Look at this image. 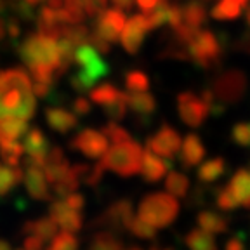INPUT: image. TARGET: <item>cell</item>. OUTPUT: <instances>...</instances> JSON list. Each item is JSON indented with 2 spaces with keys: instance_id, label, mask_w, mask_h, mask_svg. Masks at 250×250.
Returning <instances> with one entry per match:
<instances>
[{
  "instance_id": "1",
  "label": "cell",
  "mask_w": 250,
  "mask_h": 250,
  "mask_svg": "<svg viewBox=\"0 0 250 250\" xmlns=\"http://www.w3.org/2000/svg\"><path fill=\"white\" fill-rule=\"evenodd\" d=\"M35 108L30 75L21 68L0 71V122L11 117L28 122Z\"/></svg>"
},
{
  "instance_id": "2",
  "label": "cell",
  "mask_w": 250,
  "mask_h": 250,
  "mask_svg": "<svg viewBox=\"0 0 250 250\" xmlns=\"http://www.w3.org/2000/svg\"><path fill=\"white\" fill-rule=\"evenodd\" d=\"M73 62H77L78 71L71 77V87L77 92H87L99 78L108 75V64L96 49L89 43H82L75 49Z\"/></svg>"
},
{
  "instance_id": "3",
  "label": "cell",
  "mask_w": 250,
  "mask_h": 250,
  "mask_svg": "<svg viewBox=\"0 0 250 250\" xmlns=\"http://www.w3.org/2000/svg\"><path fill=\"white\" fill-rule=\"evenodd\" d=\"M179 214V202L168 193H149L141 200L139 215L145 223L155 229H164L176 221Z\"/></svg>"
},
{
  "instance_id": "4",
  "label": "cell",
  "mask_w": 250,
  "mask_h": 250,
  "mask_svg": "<svg viewBox=\"0 0 250 250\" xmlns=\"http://www.w3.org/2000/svg\"><path fill=\"white\" fill-rule=\"evenodd\" d=\"M141 160H143V148L139 143L134 139L122 143V145H115L111 149L101 156V165L104 170H111L118 176L130 177L139 174L141 170Z\"/></svg>"
},
{
  "instance_id": "5",
  "label": "cell",
  "mask_w": 250,
  "mask_h": 250,
  "mask_svg": "<svg viewBox=\"0 0 250 250\" xmlns=\"http://www.w3.org/2000/svg\"><path fill=\"white\" fill-rule=\"evenodd\" d=\"M18 51H20L21 59L28 64V68L35 66V64H47L56 70L58 66V40L47 39L40 33H31L24 39Z\"/></svg>"
},
{
  "instance_id": "6",
  "label": "cell",
  "mask_w": 250,
  "mask_h": 250,
  "mask_svg": "<svg viewBox=\"0 0 250 250\" xmlns=\"http://www.w3.org/2000/svg\"><path fill=\"white\" fill-rule=\"evenodd\" d=\"M189 59L202 70H212L219 66L221 56H223V45L214 31L200 30L189 45H188Z\"/></svg>"
},
{
  "instance_id": "7",
  "label": "cell",
  "mask_w": 250,
  "mask_h": 250,
  "mask_svg": "<svg viewBox=\"0 0 250 250\" xmlns=\"http://www.w3.org/2000/svg\"><path fill=\"white\" fill-rule=\"evenodd\" d=\"M210 90L214 98L223 104H234L242 101L247 92V77L240 70H226L221 71L212 80Z\"/></svg>"
},
{
  "instance_id": "8",
  "label": "cell",
  "mask_w": 250,
  "mask_h": 250,
  "mask_svg": "<svg viewBox=\"0 0 250 250\" xmlns=\"http://www.w3.org/2000/svg\"><path fill=\"white\" fill-rule=\"evenodd\" d=\"M177 111L188 127H200L210 115L208 104L191 90H184L177 96Z\"/></svg>"
},
{
  "instance_id": "9",
  "label": "cell",
  "mask_w": 250,
  "mask_h": 250,
  "mask_svg": "<svg viewBox=\"0 0 250 250\" xmlns=\"http://www.w3.org/2000/svg\"><path fill=\"white\" fill-rule=\"evenodd\" d=\"M181 145H183L181 134L177 132L174 127L165 124V125H162L153 136L148 137V141H146V149L153 151L155 155L162 156V158L172 160V158L179 153Z\"/></svg>"
},
{
  "instance_id": "10",
  "label": "cell",
  "mask_w": 250,
  "mask_h": 250,
  "mask_svg": "<svg viewBox=\"0 0 250 250\" xmlns=\"http://www.w3.org/2000/svg\"><path fill=\"white\" fill-rule=\"evenodd\" d=\"M70 148L82 153L87 158H101L108 151V139L101 130L83 129L71 139Z\"/></svg>"
},
{
  "instance_id": "11",
  "label": "cell",
  "mask_w": 250,
  "mask_h": 250,
  "mask_svg": "<svg viewBox=\"0 0 250 250\" xmlns=\"http://www.w3.org/2000/svg\"><path fill=\"white\" fill-rule=\"evenodd\" d=\"M132 215L134 212L130 200H117L115 203L109 205L104 214H101L98 219H94L92 226H101L113 231H120L125 229V226L132 219Z\"/></svg>"
},
{
  "instance_id": "12",
  "label": "cell",
  "mask_w": 250,
  "mask_h": 250,
  "mask_svg": "<svg viewBox=\"0 0 250 250\" xmlns=\"http://www.w3.org/2000/svg\"><path fill=\"white\" fill-rule=\"evenodd\" d=\"M127 23V18L120 9H111V11H103L101 14L96 18L94 23V31L101 35L109 43H115L120 40L122 31Z\"/></svg>"
},
{
  "instance_id": "13",
  "label": "cell",
  "mask_w": 250,
  "mask_h": 250,
  "mask_svg": "<svg viewBox=\"0 0 250 250\" xmlns=\"http://www.w3.org/2000/svg\"><path fill=\"white\" fill-rule=\"evenodd\" d=\"M146 33H148V28H146V23H145V16L134 14L132 18L127 20L124 31H122V35H120L122 47H124L129 54H136V52H139L141 47H143Z\"/></svg>"
},
{
  "instance_id": "14",
  "label": "cell",
  "mask_w": 250,
  "mask_h": 250,
  "mask_svg": "<svg viewBox=\"0 0 250 250\" xmlns=\"http://www.w3.org/2000/svg\"><path fill=\"white\" fill-rule=\"evenodd\" d=\"M172 162L167 160V158H162V156L155 155L149 149H145L143 151V160H141V176L146 183H158L162 181L167 172H170Z\"/></svg>"
},
{
  "instance_id": "15",
  "label": "cell",
  "mask_w": 250,
  "mask_h": 250,
  "mask_svg": "<svg viewBox=\"0 0 250 250\" xmlns=\"http://www.w3.org/2000/svg\"><path fill=\"white\" fill-rule=\"evenodd\" d=\"M49 217L54 219L56 223H58V226L62 228V231H68V233L80 231L83 226L82 214L77 210H71L66 203H64V200L52 202L51 208H49Z\"/></svg>"
},
{
  "instance_id": "16",
  "label": "cell",
  "mask_w": 250,
  "mask_h": 250,
  "mask_svg": "<svg viewBox=\"0 0 250 250\" xmlns=\"http://www.w3.org/2000/svg\"><path fill=\"white\" fill-rule=\"evenodd\" d=\"M207 149L203 146L202 139H200L196 134H188L183 139V145L179 149V162L184 168H195L200 162L203 160Z\"/></svg>"
},
{
  "instance_id": "17",
  "label": "cell",
  "mask_w": 250,
  "mask_h": 250,
  "mask_svg": "<svg viewBox=\"0 0 250 250\" xmlns=\"http://www.w3.org/2000/svg\"><path fill=\"white\" fill-rule=\"evenodd\" d=\"M125 98H127V108L139 115L141 124H148L156 109L155 96L146 90V92H129L125 94Z\"/></svg>"
},
{
  "instance_id": "18",
  "label": "cell",
  "mask_w": 250,
  "mask_h": 250,
  "mask_svg": "<svg viewBox=\"0 0 250 250\" xmlns=\"http://www.w3.org/2000/svg\"><path fill=\"white\" fill-rule=\"evenodd\" d=\"M45 122L52 130L59 134H66L73 130L78 125V118L73 111H68L64 108H47Z\"/></svg>"
},
{
  "instance_id": "19",
  "label": "cell",
  "mask_w": 250,
  "mask_h": 250,
  "mask_svg": "<svg viewBox=\"0 0 250 250\" xmlns=\"http://www.w3.org/2000/svg\"><path fill=\"white\" fill-rule=\"evenodd\" d=\"M228 188H229V191L234 195L238 205H242L243 208L250 210V172L247 168L236 170V174L228 183Z\"/></svg>"
},
{
  "instance_id": "20",
  "label": "cell",
  "mask_w": 250,
  "mask_h": 250,
  "mask_svg": "<svg viewBox=\"0 0 250 250\" xmlns=\"http://www.w3.org/2000/svg\"><path fill=\"white\" fill-rule=\"evenodd\" d=\"M23 181L31 198L51 200V191H49V186H47V181L42 168H26Z\"/></svg>"
},
{
  "instance_id": "21",
  "label": "cell",
  "mask_w": 250,
  "mask_h": 250,
  "mask_svg": "<svg viewBox=\"0 0 250 250\" xmlns=\"http://www.w3.org/2000/svg\"><path fill=\"white\" fill-rule=\"evenodd\" d=\"M58 223H56L52 217H42L37 219V221H28L23 226V234H35L39 238H42L43 242L45 240H52L58 234Z\"/></svg>"
},
{
  "instance_id": "22",
  "label": "cell",
  "mask_w": 250,
  "mask_h": 250,
  "mask_svg": "<svg viewBox=\"0 0 250 250\" xmlns=\"http://www.w3.org/2000/svg\"><path fill=\"white\" fill-rule=\"evenodd\" d=\"M196 223H198L200 229L207 231L210 234H223L228 231V219L223 217L215 210H202L196 215Z\"/></svg>"
},
{
  "instance_id": "23",
  "label": "cell",
  "mask_w": 250,
  "mask_h": 250,
  "mask_svg": "<svg viewBox=\"0 0 250 250\" xmlns=\"http://www.w3.org/2000/svg\"><path fill=\"white\" fill-rule=\"evenodd\" d=\"M224 174H226V160L221 158V156H215L212 160L202 164L198 167V170H196L198 181H202V183H205V184L215 183V181L221 179Z\"/></svg>"
},
{
  "instance_id": "24",
  "label": "cell",
  "mask_w": 250,
  "mask_h": 250,
  "mask_svg": "<svg viewBox=\"0 0 250 250\" xmlns=\"http://www.w3.org/2000/svg\"><path fill=\"white\" fill-rule=\"evenodd\" d=\"M188 189H189V179H188L184 174L170 170L167 176H165V191L174 196V198H183V196H186Z\"/></svg>"
},
{
  "instance_id": "25",
  "label": "cell",
  "mask_w": 250,
  "mask_h": 250,
  "mask_svg": "<svg viewBox=\"0 0 250 250\" xmlns=\"http://www.w3.org/2000/svg\"><path fill=\"white\" fill-rule=\"evenodd\" d=\"M23 177L24 172L18 165L16 167H9V165L0 167V198L7 195L12 188L18 186L23 181Z\"/></svg>"
},
{
  "instance_id": "26",
  "label": "cell",
  "mask_w": 250,
  "mask_h": 250,
  "mask_svg": "<svg viewBox=\"0 0 250 250\" xmlns=\"http://www.w3.org/2000/svg\"><path fill=\"white\" fill-rule=\"evenodd\" d=\"M23 148L28 155H35V153H47L49 151V141L43 136V132L37 127L30 129L24 134Z\"/></svg>"
},
{
  "instance_id": "27",
  "label": "cell",
  "mask_w": 250,
  "mask_h": 250,
  "mask_svg": "<svg viewBox=\"0 0 250 250\" xmlns=\"http://www.w3.org/2000/svg\"><path fill=\"white\" fill-rule=\"evenodd\" d=\"M186 245L189 250H217L214 236L200 228L191 229L186 234Z\"/></svg>"
},
{
  "instance_id": "28",
  "label": "cell",
  "mask_w": 250,
  "mask_h": 250,
  "mask_svg": "<svg viewBox=\"0 0 250 250\" xmlns=\"http://www.w3.org/2000/svg\"><path fill=\"white\" fill-rule=\"evenodd\" d=\"M212 18L217 21H233L242 16V7L236 0H221L212 9Z\"/></svg>"
},
{
  "instance_id": "29",
  "label": "cell",
  "mask_w": 250,
  "mask_h": 250,
  "mask_svg": "<svg viewBox=\"0 0 250 250\" xmlns=\"http://www.w3.org/2000/svg\"><path fill=\"white\" fill-rule=\"evenodd\" d=\"M183 20L189 26L200 28L205 21H207V9L203 7L200 2H188L183 7Z\"/></svg>"
},
{
  "instance_id": "30",
  "label": "cell",
  "mask_w": 250,
  "mask_h": 250,
  "mask_svg": "<svg viewBox=\"0 0 250 250\" xmlns=\"http://www.w3.org/2000/svg\"><path fill=\"white\" fill-rule=\"evenodd\" d=\"M118 92H120V90H118L113 83H101V85L90 89L89 98L94 104H99L104 108V106H108L109 103H113L115 99H117Z\"/></svg>"
},
{
  "instance_id": "31",
  "label": "cell",
  "mask_w": 250,
  "mask_h": 250,
  "mask_svg": "<svg viewBox=\"0 0 250 250\" xmlns=\"http://www.w3.org/2000/svg\"><path fill=\"white\" fill-rule=\"evenodd\" d=\"M70 172L71 165L68 160L59 162V164H45V167H43V176H45L47 184H52V186L70 176Z\"/></svg>"
},
{
  "instance_id": "32",
  "label": "cell",
  "mask_w": 250,
  "mask_h": 250,
  "mask_svg": "<svg viewBox=\"0 0 250 250\" xmlns=\"http://www.w3.org/2000/svg\"><path fill=\"white\" fill-rule=\"evenodd\" d=\"M87 37H89V30L85 24H61V39L70 40L75 47L87 43Z\"/></svg>"
},
{
  "instance_id": "33",
  "label": "cell",
  "mask_w": 250,
  "mask_h": 250,
  "mask_svg": "<svg viewBox=\"0 0 250 250\" xmlns=\"http://www.w3.org/2000/svg\"><path fill=\"white\" fill-rule=\"evenodd\" d=\"M90 250H122V242L111 231H99L94 234Z\"/></svg>"
},
{
  "instance_id": "34",
  "label": "cell",
  "mask_w": 250,
  "mask_h": 250,
  "mask_svg": "<svg viewBox=\"0 0 250 250\" xmlns=\"http://www.w3.org/2000/svg\"><path fill=\"white\" fill-rule=\"evenodd\" d=\"M23 153V145L18 143V141H9V143L0 146V156H2L4 164L9 165V167H16V165L20 164V158Z\"/></svg>"
},
{
  "instance_id": "35",
  "label": "cell",
  "mask_w": 250,
  "mask_h": 250,
  "mask_svg": "<svg viewBox=\"0 0 250 250\" xmlns=\"http://www.w3.org/2000/svg\"><path fill=\"white\" fill-rule=\"evenodd\" d=\"M125 229L130 231L134 236H139V238H145V240L155 238V236H156V229H155V228L149 226L148 223H145L143 219L136 217V215H132V219H130L129 223H127Z\"/></svg>"
},
{
  "instance_id": "36",
  "label": "cell",
  "mask_w": 250,
  "mask_h": 250,
  "mask_svg": "<svg viewBox=\"0 0 250 250\" xmlns=\"http://www.w3.org/2000/svg\"><path fill=\"white\" fill-rule=\"evenodd\" d=\"M0 129L4 130L11 139H18V137L24 136L28 132V124L21 118H4V120L0 122Z\"/></svg>"
},
{
  "instance_id": "37",
  "label": "cell",
  "mask_w": 250,
  "mask_h": 250,
  "mask_svg": "<svg viewBox=\"0 0 250 250\" xmlns=\"http://www.w3.org/2000/svg\"><path fill=\"white\" fill-rule=\"evenodd\" d=\"M125 87L130 92H146L149 89V78L145 71H130L125 75Z\"/></svg>"
},
{
  "instance_id": "38",
  "label": "cell",
  "mask_w": 250,
  "mask_h": 250,
  "mask_svg": "<svg viewBox=\"0 0 250 250\" xmlns=\"http://www.w3.org/2000/svg\"><path fill=\"white\" fill-rule=\"evenodd\" d=\"M101 132L106 136V139L111 141V143H115V145H122V143H127V141L132 139V136L129 134V130H125L124 127L117 125L115 122H108V124L103 127Z\"/></svg>"
},
{
  "instance_id": "39",
  "label": "cell",
  "mask_w": 250,
  "mask_h": 250,
  "mask_svg": "<svg viewBox=\"0 0 250 250\" xmlns=\"http://www.w3.org/2000/svg\"><path fill=\"white\" fill-rule=\"evenodd\" d=\"M47 250H78V240L73 233L62 231V233H58L52 238Z\"/></svg>"
},
{
  "instance_id": "40",
  "label": "cell",
  "mask_w": 250,
  "mask_h": 250,
  "mask_svg": "<svg viewBox=\"0 0 250 250\" xmlns=\"http://www.w3.org/2000/svg\"><path fill=\"white\" fill-rule=\"evenodd\" d=\"M127 98H125V92H118L117 99L113 103H109L108 106H104V113L111 120H122L127 113Z\"/></svg>"
},
{
  "instance_id": "41",
  "label": "cell",
  "mask_w": 250,
  "mask_h": 250,
  "mask_svg": "<svg viewBox=\"0 0 250 250\" xmlns=\"http://www.w3.org/2000/svg\"><path fill=\"white\" fill-rule=\"evenodd\" d=\"M231 139L240 148H250V122H238L231 129Z\"/></svg>"
},
{
  "instance_id": "42",
  "label": "cell",
  "mask_w": 250,
  "mask_h": 250,
  "mask_svg": "<svg viewBox=\"0 0 250 250\" xmlns=\"http://www.w3.org/2000/svg\"><path fill=\"white\" fill-rule=\"evenodd\" d=\"M80 186V179H78L77 176H75L73 172H70V176L64 177L62 181H59L58 184H54V193L59 196V198H66L68 195H71V193H75V189Z\"/></svg>"
},
{
  "instance_id": "43",
  "label": "cell",
  "mask_w": 250,
  "mask_h": 250,
  "mask_svg": "<svg viewBox=\"0 0 250 250\" xmlns=\"http://www.w3.org/2000/svg\"><path fill=\"white\" fill-rule=\"evenodd\" d=\"M215 203H217V207L221 208V210H234V208L238 207V202H236V198H234V195L229 191L228 186H224L223 189L217 191Z\"/></svg>"
},
{
  "instance_id": "44",
  "label": "cell",
  "mask_w": 250,
  "mask_h": 250,
  "mask_svg": "<svg viewBox=\"0 0 250 250\" xmlns=\"http://www.w3.org/2000/svg\"><path fill=\"white\" fill-rule=\"evenodd\" d=\"M87 43H89V45H92L94 49L99 52V54H108V52L111 51V43H109L108 40L103 39L101 35H98L96 31L89 33V37H87Z\"/></svg>"
},
{
  "instance_id": "45",
  "label": "cell",
  "mask_w": 250,
  "mask_h": 250,
  "mask_svg": "<svg viewBox=\"0 0 250 250\" xmlns=\"http://www.w3.org/2000/svg\"><path fill=\"white\" fill-rule=\"evenodd\" d=\"M183 23H184L183 7H179V5H170L167 11V24L172 30H176V28H179Z\"/></svg>"
},
{
  "instance_id": "46",
  "label": "cell",
  "mask_w": 250,
  "mask_h": 250,
  "mask_svg": "<svg viewBox=\"0 0 250 250\" xmlns=\"http://www.w3.org/2000/svg\"><path fill=\"white\" fill-rule=\"evenodd\" d=\"M103 174H104V168H103L99 164L94 165V167H90L89 172L85 174L83 183H85L87 186H98V184L103 181Z\"/></svg>"
},
{
  "instance_id": "47",
  "label": "cell",
  "mask_w": 250,
  "mask_h": 250,
  "mask_svg": "<svg viewBox=\"0 0 250 250\" xmlns=\"http://www.w3.org/2000/svg\"><path fill=\"white\" fill-rule=\"evenodd\" d=\"M80 5H82L85 16H89V18H98V16L104 11V9H103L104 5H103L101 2H98V0H80Z\"/></svg>"
},
{
  "instance_id": "48",
  "label": "cell",
  "mask_w": 250,
  "mask_h": 250,
  "mask_svg": "<svg viewBox=\"0 0 250 250\" xmlns=\"http://www.w3.org/2000/svg\"><path fill=\"white\" fill-rule=\"evenodd\" d=\"M73 113L77 115V117H85V115L90 113V101L87 98H83V96H80V98H77L73 101Z\"/></svg>"
},
{
  "instance_id": "49",
  "label": "cell",
  "mask_w": 250,
  "mask_h": 250,
  "mask_svg": "<svg viewBox=\"0 0 250 250\" xmlns=\"http://www.w3.org/2000/svg\"><path fill=\"white\" fill-rule=\"evenodd\" d=\"M62 200H64V203H66L71 210H77V212L82 210L83 205H85V198L82 195H78V193H71V195H68L66 198Z\"/></svg>"
},
{
  "instance_id": "50",
  "label": "cell",
  "mask_w": 250,
  "mask_h": 250,
  "mask_svg": "<svg viewBox=\"0 0 250 250\" xmlns=\"http://www.w3.org/2000/svg\"><path fill=\"white\" fill-rule=\"evenodd\" d=\"M24 250H43V240L35 234H26L24 238Z\"/></svg>"
},
{
  "instance_id": "51",
  "label": "cell",
  "mask_w": 250,
  "mask_h": 250,
  "mask_svg": "<svg viewBox=\"0 0 250 250\" xmlns=\"http://www.w3.org/2000/svg\"><path fill=\"white\" fill-rule=\"evenodd\" d=\"M243 236H245V233H238V234H234L231 240H228L226 250H245V242H243Z\"/></svg>"
},
{
  "instance_id": "52",
  "label": "cell",
  "mask_w": 250,
  "mask_h": 250,
  "mask_svg": "<svg viewBox=\"0 0 250 250\" xmlns=\"http://www.w3.org/2000/svg\"><path fill=\"white\" fill-rule=\"evenodd\" d=\"M5 30H7V33H9V37H11V39H18V37L21 35L20 23H18L16 20L7 21V23H5Z\"/></svg>"
},
{
  "instance_id": "53",
  "label": "cell",
  "mask_w": 250,
  "mask_h": 250,
  "mask_svg": "<svg viewBox=\"0 0 250 250\" xmlns=\"http://www.w3.org/2000/svg\"><path fill=\"white\" fill-rule=\"evenodd\" d=\"M137 2V5H139L141 9L145 12H149V11H153V9L156 7V5L160 4L162 0H136Z\"/></svg>"
},
{
  "instance_id": "54",
  "label": "cell",
  "mask_w": 250,
  "mask_h": 250,
  "mask_svg": "<svg viewBox=\"0 0 250 250\" xmlns=\"http://www.w3.org/2000/svg\"><path fill=\"white\" fill-rule=\"evenodd\" d=\"M113 2L118 9H130V5H132V0H113Z\"/></svg>"
},
{
  "instance_id": "55",
  "label": "cell",
  "mask_w": 250,
  "mask_h": 250,
  "mask_svg": "<svg viewBox=\"0 0 250 250\" xmlns=\"http://www.w3.org/2000/svg\"><path fill=\"white\" fill-rule=\"evenodd\" d=\"M49 5H51V9H54V11H59V9L62 7V0H49Z\"/></svg>"
},
{
  "instance_id": "56",
  "label": "cell",
  "mask_w": 250,
  "mask_h": 250,
  "mask_svg": "<svg viewBox=\"0 0 250 250\" xmlns=\"http://www.w3.org/2000/svg\"><path fill=\"white\" fill-rule=\"evenodd\" d=\"M9 141H14V139H11V137H9L7 134L4 132V130L0 129V146L5 145V143H9Z\"/></svg>"
},
{
  "instance_id": "57",
  "label": "cell",
  "mask_w": 250,
  "mask_h": 250,
  "mask_svg": "<svg viewBox=\"0 0 250 250\" xmlns=\"http://www.w3.org/2000/svg\"><path fill=\"white\" fill-rule=\"evenodd\" d=\"M5 33H7V30H5V21L2 20V18H0V42L4 40Z\"/></svg>"
},
{
  "instance_id": "58",
  "label": "cell",
  "mask_w": 250,
  "mask_h": 250,
  "mask_svg": "<svg viewBox=\"0 0 250 250\" xmlns=\"http://www.w3.org/2000/svg\"><path fill=\"white\" fill-rule=\"evenodd\" d=\"M0 250H12V249L5 240H0Z\"/></svg>"
},
{
  "instance_id": "59",
  "label": "cell",
  "mask_w": 250,
  "mask_h": 250,
  "mask_svg": "<svg viewBox=\"0 0 250 250\" xmlns=\"http://www.w3.org/2000/svg\"><path fill=\"white\" fill-rule=\"evenodd\" d=\"M236 2H238V4H240V7H247V5H249L250 0H236Z\"/></svg>"
},
{
  "instance_id": "60",
  "label": "cell",
  "mask_w": 250,
  "mask_h": 250,
  "mask_svg": "<svg viewBox=\"0 0 250 250\" xmlns=\"http://www.w3.org/2000/svg\"><path fill=\"white\" fill-rule=\"evenodd\" d=\"M245 20H247V24L250 26V9L247 11V14H245Z\"/></svg>"
},
{
  "instance_id": "61",
  "label": "cell",
  "mask_w": 250,
  "mask_h": 250,
  "mask_svg": "<svg viewBox=\"0 0 250 250\" xmlns=\"http://www.w3.org/2000/svg\"><path fill=\"white\" fill-rule=\"evenodd\" d=\"M98 2H101V4H103V5H104V4H106V0H98Z\"/></svg>"
},
{
  "instance_id": "62",
  "label": "cell",
  "mask_w": 250,
  "mask_h": 250,
  "mask_svg": "<svg viewBox=\"0 0 250 250\" xmlns=\"http://www.w3.org/2000/svg\"><path fill=\"white\" fill-rule=\"evenodd\" d=\"M132 250H139V249H132Z\"/></svg>"
},
{
  "instance_id": "63",
  "label": "cell",
  "mask_w": 250,
  "mask_h": 250,
  "mask_svg": "<svg viewBox=\"0 0 250 250\" xmlns=\"http://www.w3.org/2000/svg\"><path fill=\"white\" fill-rule=\"evenodd\" d=\"M20 250H24V249H20Z\"/></svg>"
},
{
  "instance_id": "64",
  "label": "cell",
  "mask_w": 250,
  "mask_h": 250,
  "mask_svg": "<svg viewBox=\"0 0 250 250\" xmlns=\"http://www.w3.org/2000/svg\"><path fill=\"white\" fill-rule=\"evenodd\" d=\"M0 7H2V4H0Z\"/></svg>"
}]
</instances>
